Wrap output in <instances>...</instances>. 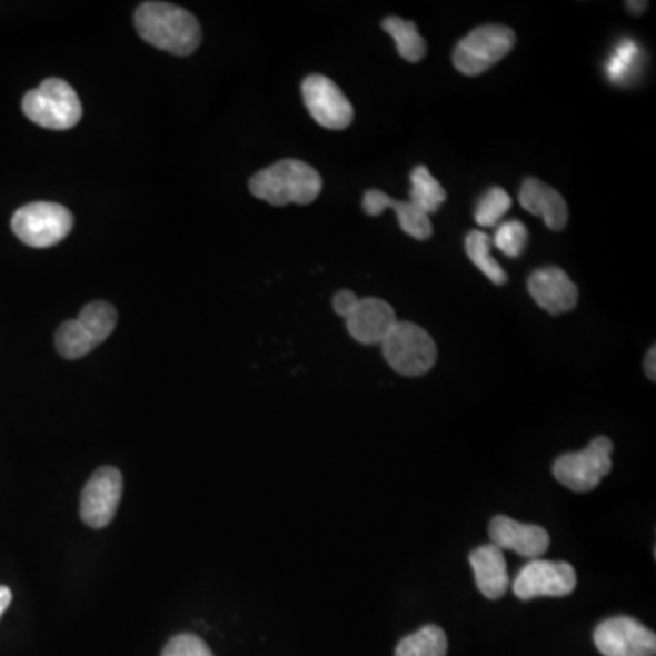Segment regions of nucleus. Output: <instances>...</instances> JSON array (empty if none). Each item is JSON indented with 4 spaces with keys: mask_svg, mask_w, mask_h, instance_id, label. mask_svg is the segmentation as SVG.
Instances as JSON below:
<instances>
[{
    "mask_svg": "<svg viewBox=\"0 0 656 656\" xmlns=\"http://www.w3.org/2000/svg\"><path fill=\"white\" fill-rule=\"evenodd\" d=\"M139 36L159 50L190 56L201 44V26L185 8L168 2H145L136 11Z\"/></svg>",
    "mask_w": 656,
    "mask_h": 656,
    "instance_id": "1",
    "label": "nucleus"
},
{
    "mask_svg": "<svg viewBox=\"0 0 656 656\" xmlns=\"http://www.w3.org/2000/svg\"><path fill=\"white\" fill-rule=\"evenodd\" d=\"M248 187L261 201L270 202L274 207H285L290 202L308 205L316 201L324 188V181L307 162L284 159L256 173Z\"/></svg>",
    "mask_w": 656,
    "mask_h": 656,
    "instance_id": "2",
    "label": "nucleus"
},
{
    "mask_svg": "<svg viewBox=\"0 0 656 656\" xmlns=\"http://www.w3.org/2000/svg\"><path fill=\"white\" fill-rule=\"evenodd\" d=\"M22 111L31 122L48 130H70L81 121L82 105L77 91L62 79H46L41 87L28 91Z\"/></svg>",
    "mask_w": 656,
    "mask_h": 656,
    "instance_id": "3",
    "label": "nucleus"
},
{
    "mask_svg": "<svg viewBox=\"0 0 656 656\" xmlns=\"http://www.w3.org/2000/svg\"><path fill=\"white\" fill-rule=\"evenodd\" d=\"M384 356L396 372L418 378L429 372L438 359L435 339L418 325L398 321L384 339Z\"/></svg>",
    "mask_w": 656,
    "mask_h": 656,
    "instance_id": "4",
    "label": "nucleus"
},
{
    "mask_svg": "<svg viewBox=\"0 0 656 656\" xmlns=\"http://www.w3.org/2000/svg\"><path fill=\"white\" fill-rule=\"evenodd\" d=\"M613 449L612 439L598 436L580 453H567L556 458L553 475L567 489L590 493L612 473Z\"/></svg>",
    "mask_w": 656,
    "mask_h": 656,
    "instance_id": "5",
    "label": "nucleus"
},
{
    "mask_svg": "<svg viewBox=\"0 0 656 656\" xmlns=\"http://www.w3.org/2000/svg\"><path fill=\"white\" fill-rule=\"evenodd\" d=\"M515 44L516 33L507 26H480L458 42L453 62L464 76H481L509 56Z\"/></svg>",
    "mask_w": 656,
    "mask_h": 656,
    "instance_id": "6",
    "label": "nucleus"
},
{
    "mask_svg": "<svg viewBox=\"0 0 656 656\" xmlns=\"http://www.w3.org/2000/svg\"><path fill=\"white\" fill-rule=\"evenodd\" d=\"M73 216L57 202H30L19 208L11 219V230L24 245L33 248L53 247L71 232Z\"/></svg>",
    "mask_w": 656,
    "mask_h": 656,
    "instance_id": "7",
    "label": "nucleus"
},
{
    "mask_svg": "<svg viewBox=\"0 0 656 656\" xmlns=\"http://www.w3.org/2000/svg\"><path fill=\"white\" fill-rule=\"evenodd\" d=\"M575 567L567 561L530 560L521 567L513 582V590L520 600H535L541 596L561 598L576 589Z\"/></svg>",
    "mask_w": 656,
    "mask_h": 656,
    "instance_id": "8",
    "label": "nucleus"
},
{
    "mask_svg": "<svg viewBox=\"0 0 656 656\" xmlns=\"http://www.w3.org/2000/svg\"><path fill=\"white\" fill-rule=\"evenodd\" d=\"M595 646L604 656H655L656 635L629 616L607 618L596 626Z\"/></svg>",
    "mask_w": 656,
    "mask_h": 656,
    "instance_id": "9",
    "label": "nucleus"
},
{
    "mask_svg": "<svg viewBox=\"0 0 656 656\" xmlns=\"http://www.w3.org/2000/svg\"><path fill=\"white\" fill-rule=\"evenodd\" d=\"M304 101L319 127L345 130L354 119V108L336 82L325 76H308L304 81Z\"/></svg>",
    "mask_w": 656,
    "mask_h": 656,
    "instance_id": "10",
    "label": "nucleus"
},
{
    "mask_svg": "<svg viewBox=\"0 0 656 656\" xmlns=\"http://www.w3.org/2000/svg\"><path fill=\"white\" fill-rule=\"evenodd\" d=\"M122 498V475L116 467H101L91 475L81 495V518L91 529L111 524Z\"/></svg>",
    "mask_w": 656,
    "mask_h": 656,
    "instance_id": "11",
    "label": "nucleus"
},
{
    "mask_svg": "<svg viewBox=\"0 0 656 656\" xmlns=\"http://www.w3.org/2000/svg\"><path fill=\"white\" fill-rule=\"evenodd\" d=\"M490 544L498 549L513 550L516 555L538 560L550 546V536L544 527L521 524L509 516L498 515L489 524Z\"/></svg>",
    "mask_w": 656,
    "mask_h": 656,
    "instance_id": "12",
    "label": "nucleus"
},
{
    "mask_svg": "<svg viewBox=\"0 0 656 656\" xmlns=\"http://www.w3.org/2000/svg\"><path fill=\"white\" fill-rule=\"evenodd\" d=\"M530 298L547 314H566L578 305V287L561 268L544 267L530 274L527 281Z\"/></svg>",
    "mask_w": 656,
    "mask_h": 656,
    "instance_id": "13",
    "label": "nucleus"
},
{
    "mask_svg": "<svg viewBox=\"0 0 656 656\" xmlns=\"http://www.w3.org/2000/svg\"><path fill=\"white\" fill-rule=\"evenodd\" d=\"M345 321L350 336L361 345L384 344L387 334L398 324L394 308L379 298L359 299Z\"/></svg>",
    "mask_w": 656,
    "mask_h": 656,
    "instance_id": "14",
    "label": "nucleus"
},
{
    "mask_svg": "<svg viewBox=\"0 0 656 656\" xmlns=\"http://www.w3.org/2000/svg\"><path fill=\"white\" fill-rule=\"evenodd\" d=\"M520 205L527 212L544 219L550 230L560 232L566 228L569 219L566 199L540 179H525L520 188Z\"/></svg>",
    "mask_w": 656,
    "mask_h": 656,
    "instance_id": "15",
    "label": "nucleus"
},
{
    "mask_svg": "<svg viewBox=\"0 0 656 656\" xmlns=\"http://www.w3.org/2000/svg\"><path fill=\"white\" fill-rule=\"evenodd\" d=\"M470 567L475 573L476 586L489 600H498L510 586L504 550L495 544H485L469 555Z\"/></svg>",
    "mask_w": 656,
    "mask_h": 656,
    "instance_id": "16",
    "label": "nucleus"
},
{
    "mask_svg": "<svg viewBox=\"0 0 656 656\" xmlns=\"http://www.w3.org/2000/svg\"><path fill=\"white\" fill-rule=\"evenodd\" d=\"M387 208H392L398 216L399 227L405 233H409L410 238L427 241L433 236V222H430L429 216L421 212L413 202L396 201L379 190H369L365 193L364 210L367 216L376 218V216H381Z\"/></svg>",
    "mask_w": 656,
    "mask_h": 656,
    "instance_id": "17",
    "label": "nucleus"
},
{
    "mask_svg": "<svg viewBox=\"0 0 656 656\" xmlns=\"http://www.w3.org/2000/svg\"><path fill=\"white\" fill-rule=\"evenodd\" d=\"M410 182L413 185H410L409 201L427 216L438 212L439 207L447 199V192L439 185L438 179L429 172V168L416 167L410 173Z\"/></svg>",
    "mask_w": 656,
    "mask_h": 656,
    "instance_id": "18",
    "label": "nucleus"
},
{
    "mask_svg": "<svg viewBox=\"0 0 656 656\" xmlns=\"http://www.w3.org/2000/svg\"><path fill=\"white\" fill-rule=\"evenodd\" d=\"M449 642L444 629L435 624L405 636L396 647V656H447Z\"/></svg>",
    "mask_w": 656,
    "mask_h": 656,
    "instance_id": "19",
    "label": "nucleus"
},
{
    "mask_svg": "<svg viewBox=\"0 0 656 656\" xmlns=\"http://www.w3.org/2000/svg\"><path fill=\"white\" fill-rule=\"evenodd\" d=\"M381 28L392 37L399 57H404L405 61L419 62L424 59L427 44L424 37L419 36L415 22L404 21L399 17H387Z\"/></svg>",
    "mask_w": 656,
    "mask_h": 656,
    "instance_id": "20",
    "label": "nucleus"
},
{
    "mask_svg": "<svg viewBox=\"0 0 656 656\" xmlns=\"http://www.w3.org/2000/svg\"><path fill=\"white\" fill-rule=\"evenodd\" d=\"M77 321L85 328V332L93 339V344L99 347L116 330L117 310L113 305L107 304V301H93L82 308Z\"/></svg>",
    "mask_w": 656,
    "mask_h": 656,
    "instance_id": "21",
    "label": "nucleus"
},
{
    "mask_svg": "<svg viewBox=\"0 0 656 656\" xmlns=\"http://www.w3.org/2000/svg\"><path fill=\"white\" fill-rule=\"evenodd\" d=\"M465 250L470 261L484 272L485 278H489L495 285L507 284V274L500 267V262L490 256V239L487 233L473 230L465 238Z\"/></svg>",
    "mask_w": 656,
    "mask_h": 656,
    "instance_id": "22",
    "label": "nucleus"
},
{
    "mask_svg": "<svg viewBox=\"0 0 656 656\" xmlns=\"http://www.w3.org/2000/svg\"><path fill=\"white\" fill-rule=\"evenodd\" d=\"M57 350L66 359H79L87 356L97 345L93 339L85 332V328L77 319H70L59 327L56 336Z\"/></svg>",
    "mask_w": 656,
    "mask_h": 656,
    "instance_id": "23",
    "label": "nucleus"
},
{
    "mask_svg": "<svg viewBox=\"0 0 656 656\" xmlns=\"http://www.w3.org/2000/svg\"><path fill=\"white\" fill-rule=\"evenodd\" d=\"M513 199L504 188L493 187L489 192L481 197L478 207H476L475 219L480 227H496L505 213L509 212Z\"/></svg>",
    "mask_w": 656,
    "mask_h": 656,
    "instance_id": "24",
    "label": "nucleus"
},
{
    "mask_svg": "<svg viewBox=\"0 0 656 656\" xmlns=\"http://www.w3.org/2000/svg\"><path fill=\"white\" fill-rule=\"evenodd\" d=\"M527 241H529V232L524 222L507 221L496 230L495 245L507 258H520Z\"/></svg>",
    "mask_w": 656,
    "mask_h": 656,
    "instance_id": "25",
    "label": "nucleus"
},
{
    "mask_svg": "<svg viewBox=\"0 0 656 656\" xmlns=\"http://www.w3.org/2000/svg\"><path fill=\"white\" fill-rule=\"evenodd\" d=\"M636 57H638V46L632 39H624L618 44L615 53L609 57L606 64L607 79L612 82H622L633 71V66L636 64Z\"/></svg>",
    "mask_w": 656,
    "mask_h": 656,
    "instance_id": "26",
    "label": "nucleus"
},
{
    "mask_svg": "<svg viewBox=\"0 0 656 656\" xmlns=\"http://www.w3.org/2000/svg\"><path fill=\"white\" fill-rule=\"evenodd\" d=\"M161 656H213L210 647L199 636L182 633L173 636L162 649Z\"/></svg>",
    "mask_w": 656,
    "mask_h": 656,
    "instance_id": "27",
    "label": "nucleus"
},
{
    "mask_svg": "<svg viewBox=\"0 0 656 656\" xmlns=\"http://www.w3.org/2000/svg\"><path fill=\"white\" fill-rule=\"evenodd\" d=\"M358 296L356 294L350 292V290H341V292L336 294L332 299V307L336 310L338 316L341 318H347L350 312H352V308L358 305Z\"/></svg>",
    "mask_w": 656,
    "mask_h": 656,
    "instance_id": "28",
    "label": "nucleus"
},
{
    "mask_svg": "<svg viewBox=\"0 0 656 656\" xmlns=\"http://www.w3.org/2000/svg\"><path fill=\"white\" fill-rule=\"evenodd\" d=\"M656 347H652V349H649V352H647L646 356V361H644V369H646V376L647 378L652 379V381H655L656 379Z\"/></svg>",
    "mask_w": 656,
    "mask_h": 656,
    "instance_id": "29",
    "label": "nucleus"
},
{
    "mask_svg": "<svg viewBox=\"0 0 656 656\" xmlns=\"http://www.w3.org/2000/svg\"><path fill=\"white\" fill-rule=\"evenodd\" d=\"M11 598L13 596H11L10 587L0 586V618L4 615L6 609L10 607Z\"/></svg>",
    "mask_w": 656,
    "mask_h": 656,
    "instance_id": "30",
    "label": "nucleus"
},
{
    "mask_svg": "<svg viewBox=\"0 0 656 656\" xmlns=\"http://www.w3.org/2000/svg\"><path fill=\"white\" fill-rule=\"evenodd\" d=\"M624 6H626V10L629 11L632 16H642V13L646 11L647 2L646 0H640V2H633V0H629V2H626Z\"/></svg>",
    "mask_w": 656,
    "mask_h": 656,
    "instance_id": "31",
    "label": "nucleus"
}]
</instances>
